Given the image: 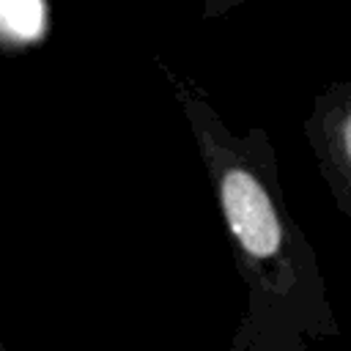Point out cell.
<instances>
[{
	"label": "cell",
	"mask_w": 351,
	"mask_h": 351,
	"mask_svg": "<svg viewBox=\"0 0 351 351\" xmlns=\"http://www.w3.org/2000/svg\"><path fill=\"white\" fill-rule=\"evenodd\" d=\"M47 30L44 0H0V47L22 49L36 44Z\"/></svg>",
	"instance_id": "2"
},
{
	"label": "cell",
	"mask_w": 351,
	"mask_h": 351,
	"mask_svg": "<svg viewBox=\"0 0 351 351\" xmlns=\"http://www.w3.org/2000/svg\"><path fill=\"white\" fill-rule=\"evenodd\" d=\"M228 228L250 269V304L228 351H307L340 335L321 282L291 263L288 233L263 189L247 170L222 178Z\"/></svg>",
	"instance_id": "1"
},
{
	"label": "cell",
	"mask_w": 351,
	"mask_h": 351,
	"mask_svg": "<svg viewBox=\"0 0 351 351\" xmlns=\"http://www.w3.org/2000/svg\"><path fill=\"white\" fill-rule=\"evenodd\" d=\"M343 140H346V151H348V159H351V115L346 118V132H343Z\"/></svg>",
	"instance_id": "3"
},
{
	"label": "cell",
	"mask_w": 351,
	"mask_h": 351,
	"mask_svg": "<svg viewBox=\"0 0 351 351\" xmlns=\"http://www.w3.org/2000/svg\"><path fill=\"white\" fill-rule=\"evenodd\" d=\"M0 351H3V346H0Z\"/></svg>",
	"instance_id": "4"
}]
</instances>
